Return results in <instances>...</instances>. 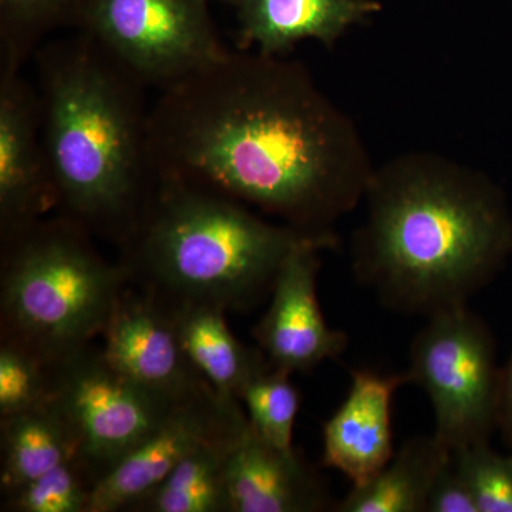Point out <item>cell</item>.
I'll use <instances>...</instances> for the list:
<instances>
[{"mask_svg":"<svg viewBox=\"0 0 512 512\" xmlns=\"http://www.w3.org/2000/svg\"><path fill=\"white\" fill-rule=\"evenodd\" d=\"M498 424L504 427L505 433L512 439V355L507 369L501 373L500 410Z\"/></svg>","mask_w":512,"mask_h":512,"instance_id":"obj_26","label":"cell"},{"mask_svg":"<svg viewBox=\"0 0 512 512\" xmlns=\"http://www.w3.org/2000/svg\"><path fill=\"white\" fill-rule=\"evenodd\" d=\"M74 32L158 92L222 59L208 0H87Z\"/></svg>","mask_w":512,"mask_h":512,"instance_id":"obj_7","label":"cell"},{"mask_svg":"<svg viewBox=\"0 0 512 512\" xmlns=\"http://www.w3.org/2000/svg\"><path fill=\"white\" fill-rule=\"evenodd\" d=\"M93 485L76 461L3 495V511L12 512H89Z\"/></svg>","mask_w":512,"mask_h":512,"instance_id":"obj_22","label":"cell"},{"mask_svg":"<svg viewBox=\"0 0 512 512\" xmlns=\"http://www.w3.org/2000/svg\"><path fill=\"white\" fill-rule=\"evenodd\" d=\"M101 338L117 372L171 406L215 392L184 352L170 312L150 293L128 286Z\"/></svg>","mask_w":512,"mask_h":512,"instance_id":"obj_10","label":"cell"},{"mask_svg":"<svg viewBox=\"0 0 512 512\" xmlns=\"http://www.w3.org/2000/svg\"><path fill=\"white\" fill-rule=\"evenodd\" d=\"M33 60L56 212L120 247L157 184L147 87L80 32Z\"/></svg>","mask_w":512,"mask_h":512,"instance_id":"obj_3","label":"cell"},{"mask_svg":"<svg viewBox=\"0 0 512 512\" xmlns=\"http://www.w3.org/2000/svg\"><path fill=\"white\" fill-rule=\"evenodd\" d=\"M404 383H409L406 373L353 370L348 397L323 426V466L340 471L357 487L389 464L393 396Z\"/></svg>","mask_w":512,"mask_h":512,"instance_id":"obj_14","label":"cell"},{"mask_svg":"<svg viewBox=\"0 0 512 512\" xmlns=\"http://www.w3.org/2000/svg\"><path fill=\"white\" fill-rule=\"evenodd\" d=\"M157 178L208 188L306 232L359 207L375 165L359 128L305 64L235 49L160 90Z\"/></svg>","mask_w":512,"mask_h":512,"instance_id":"obj_1","label":"cell"},{"mask_svg":"<svg viewBox=\"0 0 512 512\" xmlns=\"http://www.w3.org/2000/svg\"><path fill=\"white\" fill-rule=\"evenodd\" d=\"M2 495L76 461L77 440L72 427L53 403L0 417Z\"/></svg>","mask_w":512,"mask_h":512,"instance_id":"obj_18","label":"cell"},{"mask_svg":"<svg viewBox=\"0 0 512 512\" xmlns=\"http://www.w3.org/2000/svg\"><path fill=\"white\" fill-rule=\"evenodd\" d=\"M426 512H478L476 500L466 480L458 473L453 457L431 487Z\"/></svg>","mask_w":512,"mask_h":512,"instance_id":"obj_25","label":"cell"},{"mask_svg":"<svg viewBox=\"0 0 512 512\" xmlns=\"http://www.w3.org/2000/svg\"><path fill=\"white\" fill-rule=\"evenodd\" d=\"M245 430L192 451L130 511L228 512L225 467L229 453Z\"/></svg>","mask_w":512,"mask_h":512,"instance_id":"obj_19","label":"cell"},{"mask_svg":"<svg viewBox=\"0 0 512 512\" xmlns=\"http://www.w3.org/2000/svg\"><path fill=\"white\" fill-rule=\"evenodd\" d=\"M87 0H0V70L22 72L43 40L76 28Z\"/></svg>","mask_w":512,"mask_h":512,"instance_id":"obj_20","label":"cell"},{"mask_svg":"<svg viewBox=\"0 0 512 512\" xmlns=\"http://www.w3.org/2000/svg\"><path fill=\"white\" fill-rule=\"evenodd\" d=\"M49 376V402L72 427L76 464L93 487L178 409L121 375L92 345L50 365Z\"/></svg>","mask_w":512,"mask_h":512,"instance_id":"obj_8","label":"cell"},{"mask_svg":"<svg viewBox=\"0 0 512 512\" xmlns=\"http://www.w3.org/2000/svg\"><path fill=\"white\" fill-rule=\"evenodd\" d=\"M318 234L266 221L220 192L157 178L146 210L119 247V262L130 285L167 305L244 311L271 291L293 249Z\"/></svg>","mask_w":512,"mask_h":512,"instance_id":"obj_4","label":"cell"},{"mask_svg":"<svg viewBox=\"0 0 512 512\" xmlns=\"http://www.w3.org/2000/svg\"><path fill=\"white\" fill-rule=\"evenodd\" d=\"M237 15V50L288 56L315 40L332 49L350 29L383 9L379 0H225Z\"/></svg>","mask_w":512,"mask_h":512,"instance_id":"obj_15","label":"cell"},{"mask_svg":"<svg viewBox=\"0 0 512 512\" xmlns=\"http://www.w3.org/2000/svg\"><path fill=\"white\" fill-rule=\"evenodd\" d=\"M353 239L357 281L392 311L427 318L466 306L512 254V212L476 168L410 151L375 168Z\"/></svg>","mask_w":512,"mask_h":512,"instance_id":"obj_2","label":"cell"},{"mask_svg":"<svg viewBox=\"0 0 512 512\" xmlns=\"http://www.w3.org/2000/svg\"><path fill=\"white\" fill-rule=\"evenodd\" d=\"M291 376L269 363L239 393V402L247 407L252 429L279 448L293 447V429L299 412V392Z\"/></svg>","mask_w":512,"mask_h":512,"instance_id":"obj_21","label":"cell"},{"mask_svg":"<svg viewBox=\"0 0 512 512\" xmlns=\"http://www.w3.org/2000/svg\"><path fill=\"white\" fill-rule=\"evenodd\" d=\"M453 458L478 512H512V457L494 453L483 441L454 451Z\"/></svg>","mask_w":512,"mask_h":512,"instance_id":"obj_23","label":"cell"},{"mask_svg":"<svg viewBox=\"0 0 512 512\" xmlns=\"http://www.w3.org/2000/svg\"><path fill=\"white\" fill-rule=\"evenodd\" d=\"M512 457V456H511Z\"/></svg>","mask_w":512,"mask_h":512,"instance_id":"obj_28","label":"cell"},{"mask_svg":"<svg viewBox=\"0 0 512 512\" xmlns=\"http://www.w3.org/2000/svg\"><path fill=\"white\" fill-rule=\"evenodd\" d=\"M336 245L333 231L313 235L293 249L276 275L271 305L254 329L259 349L276 369L309 372L348 346L346 333L329 328L318 299L320 254Z\"/></svg>","mask_w":512,"mask_h":512,"instance_id":"obj_9","label":"cell"},{"mask_svg":"<svg viewBox=\"0 0 512 512\" xmlns=\"http://www.w3.org/2000/svg\"><path fill=\"white\" fill-rule=\"evenodd\" d=\"M164 305L195 369L221 397L239 400L245 383L269 365L264 352L242 345L228 328L227 311L218 306Z\"/></svg>","mask_w":512,"mask_h":512,"instance_id":"obj_16","label":"cell"},{"mask_svg":"<svg viewBox=\"0 0 512 512\" xmlns=\"http://www.w3.org/2000/svg\"><path fill=\"white\" fill-rule=\"evenodd\" d=\"M453 453L436 436L403 444L372 480L335 505L338 512H426L431 487Z\"/></svg>","mask_w":512,"mask_h":512,"instance_id":"obj_17","label":"cell"},{"mask_svg":"<svg viewBox=\"0 0 512 512\" xmlns=\"http://www.w3.org/2000/svg\"><path fill=\"white\" fill-rule=\"evenodd\" d=\"M239 403L211 392L178 407L94 485L89 512L130 511L192 451L247 429Z\"/></svg>","mask_w":512,"mask_h":512,"instance_id":"obj_11","label":"cell"},{"mask_svg":"<svg viewBox=\"0 0 512 512\" xmlns=\"http://www.w3.org/2000/svg\"><path fill=\"white\" fill-rule=\"evenodd\" d=\"M49 397V366L28 350L2 340L0 417L35 409L49 402Z\"/></svg>","mask_w":512,"mask_h":512,"instance_id":"obj_24","label":"cell"},{"mask_svg":"<svg viewBox=\"0 0 512 512\" xmlns=\"http://www.w3.org/2000/svg\"><path fill=\"white\" fill-rule=\"evenodd\" d=\"M56 208L36 87L22 72L0 70V244Z\"/></svg>","mask_w":512,"mask_h":512,"instance_id":"obj_12","label":"cell"},{"mask_svg":"<svg viewBox=\"0 0 512 512\" xmlns=\"http://www.w3.org/2000/svg\"><path fill=\"white\" fill-rule=\"evenodd\" d=\"M92 238L57 214L2 244V340L50 366L101 336L130 279Z\"/></svg>","mask_w":512,"mask_h":512,"instance_id":"obj_5","label":"cell"},{"mask_svg":"<svg viewBox=\"0 0 512 512\" xmlns=\"http://www.w3.org/2000/svg\"><path fill=\"white\" fill-rule=\"evenodd\" d=\"M501 373L490 330L466 305L430 316L413 340L406 375L429 396L434 436L454 453L488 441L498 424Z\"/></svg>","mask_w":512,"mask_h":512,"instance_id":"obj_6","label":"cell"},{"mask_svg":"<svg viewBox=\"0 0 512 512\" xmlns=\"http://www.w3.org/2000/svg\"><path fill=\"white\" fill-rule=\"evenodd\" d=\"M224 2H225V0H224Z\"/></svg>","mask_w":512,"mask_h":512,"instance_id":"obj_27","label":"cell"},{"mask_svg":"<svg viewBox=\"0 0 512 512\" xmlns=\"http://www.w3.org/2000/svg\"><path fill=\"white\" fill-rule=\"evenodd\" d=\"M228 512L329 510L326 485L295 448L262 439L248 421L225 467Z\"/></svg>","mask_w":512,"mask_h":512,"instance_id":"obj_13","label":"cell"}]
</instances>
